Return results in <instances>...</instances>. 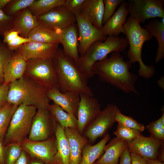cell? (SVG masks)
Listing matches in <instances>:
<instances>
[{
	"mask_svg": "<svg viewBox=\"0 0 164 164\" xmlns=\"http://www.w3.org/2000/svg\"><path fill=\"white\" fill-rule=\"evenodd\" d=\"M132 64L125 61L120 53H112L110 57L97 62L93 65L92 73L100 80L110 84L125 93L138 94L135 84L137 76L129 71Z\"/></svg>",
	"mask_w": 164,
	"mask_h": 164,
	"instance_id": "cell-1",
	"label": "cell"
},
{
	"mask_svg": "<svg viewBox=\"0 0 164 164\" xmlns=\"http://www.w3.org/2000/svg\"><path fill=\"white\" fill-rule=\"evenodd\" d=\"M58 84L62 92H69L79 95L81 93L94 96L88 85V79L76 66L74 61L58 49L52 59Z\"/></svg>",
	"mask_w": 164,
	"mask_h": 164,
	"instance_id": "cell-2",
	"label": "cell"
},
{
	"mask_svg": "<svg viewBox=\"0 0 164 164\" xmlns=\"http://www.w3.org/2000/svg\"><path fill=\"white\" fill-rule=\"evenodd\" d=\"M48 88L34 82L24 75L20 78L9 84L7 102L19 106H32L37 109L48 108L50 100Z\"/></svg>",
	"mask_w": 164,
	"mask_h": 164,
	"instance_id": "cell-3",
	"label": "cell"
},
{
	"mask_svg": "<svg viewBox=\"0 0 164 164\" xmlns=\"http://www.w3.org/2000/svg\"><path fill=\"white\" fill-rule=\"evenodd\" d=\"M124 34L128 42L129 48L127 55L132 64L138 62L139 65V75L146 79L152 77L155 70L152 65H146L142 58V46L145 42L152 38L150 32L142 28L140 23L129 16L124 26Z\"/></svg>",
	"mask_w": 164,
	"mask_h": 164,
	"instance_id": "cell-4",
	"label": "cell"
},
{
	"mask_svg": "<svg viewBox=\"0 0 164 164\" xmlns=\"http://www.w3.org/2000/svg\"><path fill=\"white\" fill-rule=\"evenodd\" d=\"M128 42L126 38L113 36H108L104 41L94 43L88 48L85 54L80 56L75 62L79 70L88 79L94 76L92 73L94 64L107 57L111 53L122 52L126 49Z\"/></svg>",
	"mask_w": 164,
	"mask_h": 164,
	"instance_id": "cell-5",
	"label": "cell"
},
{
	"mask_svg": "<svg viewBox=\"0 0 164 164\" xmlns=\"http://www.w3.org/2000/svg\"><path fill=\"white\" fill-rule=\"evenodd\" d=\"M36 109L34 106L24 104L18 106L5 133L3 141L5 145L13 143H20L27 138Z\"/></svg>",
	"mask_w": 164,
	"mask_h": 164,
	"instance_id": "cell-6",
	"label": "cell"
},
{
	"mask_svg": "<svg viewBox=\"0 0 164 164\" xmlns=\"http://www.w3.org/2000/svg\"><path fill=\"white\" fill-rule=\"evenodd\" d=\"M26 61L25 75L35 82L48 88L58 89V81L52 60L33 58Z\"/></svg>",
	"mask_w": 164,
	"mask_h": 164,
	"instance_id": "cell-7",
	"label": "cell"
},
{
	"mask_svg": "<svg viewBox=\"0 0 164 164\" xmlns=\"http://www.w3.org/2000/svg\"><path fill=\"white\" fill-rule=\"evenodd\" d=\"M118 109L116 105L108 104L88 125L84 133L89 143L93 144L98 138L107 134L115 122V117Z\"/></svg>",
	"mask_w": 164,
	"mask_h": 164,
	"instance_id": "cell-8",
	"label": "cell"
},
{
	"mask_svg": "<svg viewBox=\"0 0 164 164\" xmlns=\"http://www.w3.org/2000/svg\"><path fill=\"white\" fill-rule=\"evenodd\" d=\"M127 3L130 16L139 23L152 18H164V0H130Z\"/></svg>",
	"mask_w": 164,
	"mask_h": 164,
	"instance_id": "cell-9",
	"label": "cell"
},
{
	"mask_svg": "<svg viewBox=\"0 0 164 164\" xmlns=\"http://www.w3.org/2000/svg\"><path fill=\"white\" fill-rule=\"evenodd\" d=\"M57 122L48 108L38 109L32 123L28 139L38 141L47 139L55 133Z\"/></svg>",
	"mask_w": 164,
	"mask_h": 164,
	"instance_id": "cell-10",
	"label": "cell"
},
{
	"mask_svg": "<svg viewBox=\"0 0 164 164\" xmlns=\"http://www.w3.org/2000/svg\"><path fill=\"white\" fill-rule=\"evenodd\" d=\"M20 144L22 150L30 157L49 164H55L54 158L57 152L55 136L38 141H31L27 138Z\"/></svg>",
	"mask_w": 164,
	"mask_h": 164,
	"instance_id": "cell-11",
	"label": "cell"
},
{
	"mask_svg": "<svg viewBox=\"0 0 164 164\" xmlns=\"http://www.w3.org/2000/svg\"><path fill=\"white\" fill-rule=\"evenodd\" d=\"M38 25L56 31L63 30L76 22V17L64 5L56 7L37 16Z\"/></svg>",
	"mask_w": 164,
	"mask_h": 164,
	"instance_id": "cell-12",
	"label": "cell"
},
{
	"mask_svg": "<svg viewBox=\"0 0 164 164\" xmlns=\"http://www.w3.org/2000/svg\"><path fill=\"white\" fill-rule=\"evenodd\" d=\"M80 102L77 115V129L83 135L88 125L101 111L98 99L88 95L81 93L79 95Z\"/></svg>",
	"mask_w": 164,
	"mask_h": 164,
	"instance_id": "cell-13",
	"label": "cell"
},
{
	"mask_svg": "<svg viewBox=\"0 0 164 164\" xmlns=\"http://www.w3.org/2000/svg\"><path fill=\"white\" fill-rule=\"evenodd\" d=\"M78 30V52L80 56H84L94 43L104 41L106 37L99 30L92 25L80 14L76 17Z\"/></svg>",
	"mask_w": 164,
	"mask_h": 164,
	"instance_id": "cell-14",
	"label": "cell"
},
{
	"mask_svg": "<svg viewBox=\"0 0 164 164\" xmlns=\"http://www.w3.org/2000/svg\"><path fill=\"white\" fill-rule=\"evenodd\" d=\"M58 45L30 41L22 45L16 51L26 61L33 58L52 60L58 49Z\"/></svg>",
	"mask_w": 164,
	"mask_h": 164,
	"instance_id": "cell-15",
	"label": "cell"
},
{
	"mask_svg": "<svg viewBox=\"0 0 164 164\" xmlns=\"http://www.w3.org/2000/svg\"><path fill=\"white\" fill-rule=\"evenodd\" d=\"M163 142L152 137H145L142 135L128 143V148L130 152L141 156L145 160L157 159L158 150Z\"/></svg>",
	"mask_w": 164,
	"mask_h": 164,
	"instance_id": "cell-16",
	"label": "cell"
},
{
	"mask_svg": "<svg viewBox=\"0 0 164 164\" xmlns=\"http://www.w3.org/2000/svg\"><path fill=\"white\" fill-rule=\"evenodd\" d=\"M47 95L50 100L52 101L66 112L77 118L80 102L79 95L69 92H62L57 88H48Z\"/></svg>",
	"mask_w": 164,
	"mask_h": 164,
	"instance_id": "cell-17",
	"label": "cell"
},
{
	"mask_svg": "<svg viewBox=\"0 0 164 164\" xmlns=\"http://www.w3.org/2000/svg\"><path fill=\"white\" fill-rule=\"evenodd\" d=\"M129 14L127 2L124 1L120 4L116 11L103 26L101 29L103 35L117 36L121 33H124V26Z\"/></svg>",
	"mask_w": 164,
	"mask_h": 164,
	"instance_id": "cell-18",
	"label": "cell"
},
{
	"mask_svg": "<svg viewBox=\"0 0 164 164\" xmlns=\"http://www.w3.org/2000/svg\"><path fill=\"white\" fill-rule=\"evenodd\" d=\"M75 23L60 31V43L63 46L64 54L76 62L80 57L79 54L78 35Z\"/></svg>",
	"mask_w": 164,
	"mask_h": 164,
	"instance_id": "cell-19",
	"label": "cell"
},
{
	"mask_svg": "<svg viewBox=\"0 0 164 164\" xmlns=\"http://www.w3.org/2000/svg\"><path fill=\"white\" fill-rule=\"evenodd\" d=\"M64 129L69 146V164H80L83 148L88 140L77 129L67 128Z\"/></svg>",
	"mask_w": 164,
	"mask_h": 164,
	"instance_id": "cell-20",
	"label": "cell"
},
{
	"mask_svg": "<svg viewBox=\"0 0 164 164\" xmlns=\"http://www.w3.org/2000/svg\"><path fill=\"white\" fill-rule=\"evenodd\" d=\"M103 0H86L80 15L97 29H101L104 11Z\"/></svg>",
	"mask_w": 164,
	"mask_h": 164,
	"instance_id": "cell-21",
	"label": "cell"
},
{
	"mask_svg": "<svg viewBox=\"0 0 164 164\" xmlns=\"http://www.w3.org/2000/svg\"><path fill=\"white\" fill-rule=\"evenodd\" d=\"M13 17L12 29L25 38H28L31 31L39 25L37 16L33 15L28 8L18 12Z\"/></svg>",
	"mask_w": 164,
	"mask_h": 164,
	"instance_id": "cell-22",
	"label": "cell"
},
{
	"mask_svg": "<svg viewBox=\"0 0 164 164\" xmlns=\"http://www.w3.org/2000/svg\"><path fill=\"white\" fill-rule=\"evenodd\" d=\"M126 141L116 137L111 139L104 149V154L95 162L97 164H119L120 156L128 147Z\"/></svg>",
	"mask_w": 164,
	"mask_h": 164,
	"instance_id": "cell-23",
	"label": "cell"
},
{
	"mask_svg": "<svg viewBox=\"0 0 164 164\" xmlns=\"http://www.w3.org/2000/svg\"><path fill=\"white\" fill-rule=\"evenodd\" d=\"M26 61L18 51L14 53L5 69L4 83L9 84L25 74Z\"/></svg>",
	"mask_w": 164,
	"mask_h": 164,
	"instance_id": "cell-24",
	"label": "cell"
},
{
	"mask_svg": "<svg viewBox=\"0 0 164 164\" xmlns=\"http://www.w3.org/2000/svg\"><path fill=\"white\" fill-rule=\"evenodd\" d=\"M57 152L54 158L55 164H69L70 151L68 142L64 129L57 122L55 132Z\"/></svg>",
	"mask_w": 164,
	"mask_h": 164,
	"instance_id": "cell-25",
	"label": "cell"
},
{
	"mask_svg": "<svg viewBox=\"0 0 164 164\" xmlns=\"http://www.w3.org/2000/svg\"><path fill=\"white\" fill-rule=\"evenodd\" d=\"M110 135L106 134L103 138L97 144L92 145L88 142L84 147L82 152L80 164H93L99 159L104 152V149L110 140Z\"/></svg>",
	"mask_w": 164,
	"mask_h": 164,
	"instance_id": "cell-26",
	"label": "cell"
},
{
	"mask_svg": "<svg viewBox=\"0 0 164 164\" xmlns=\"http://www.w3.org/2000/svg\"><path fill=\"white\" fill-rule=\"evenodd\" d=\"M144 27L157 41L158 49L155 61L158 63L164 57V18H161V20L152 19Z\"/></svg>",
	"mask_w": 164,
	"mask_h": 164,
	"instance_id": "cell-27",
	"label": "cell"
},
{
	"mask_svg": "<svg viewBox=\"0 0 164 164\" xmlns=\"http://www.w3.org/2000/svg\"><path fill=\"white\" fill-rule=\"evenodd\" d=\"M59 32L38 25L30 32L28 38L31 41L59 44Z\"/></svg>",
	"mask_w": 164,
	"mask_h": 164,
	"instance_id": "cell-28",
	"label": "cell"
},
{
	"mask_svg": "<svg viewBox=\"0 0 164 164\" xmlns=\"http://www.w3.org/2000/svg\"><path fill=\"white\" fill-rule=\"evenodd\" d=\"M48 109L56 122L64 129L67 128L77 129V119L53 103L49 104Z\"/></svg>",
	"mask_w": 164,
	"mask_h": 164,
	"instance_id": "cell-29",
	"label": "cell"
},
{
	"mask_svg": "<svg viewBox=\"0 0 164 164\" xmlns=\"http://www.w3.org/2000/svg\"><path fill=\"white\" fill-rule=\"evenodd\" d=\"M65 0H35L28 8L32 14L36 16L44 15L52 9L63 5Z\"/></svg>",
	"mask_w": 164,
	"mask_h": 164,
	"instance_id": "cell-30",
	"label": "cell"
},
{
	"mask_svg": "<svg viewBox=\"0 0 164 164\" xmlns=\"http://www.w3.org/2000/svg\"><path fill=\"white\" fill-rule=\"evenodd\" d=\"M18 106L7 102L0 108V140L3 142L11 118Z\"/></svg>",
	"mask_w": 164,
	"mask_h": 164,
	"instance_id": "cell-31",
	"label": "cell"
},
{
	"mask_svg": "<svg viewBox=\"0 0 164 164\" xmlns=\"http://www.w3.org/2000/svg\"><path fill=\"white\" fill-rule=\"evenodd\" d=\"M3 37V42L13 51L17 50L22 45L30 41L28 38L20 36L18 32L13 29L5 33Z\"/></svg>",
	"mask_w": 164,
	"mask_h": 164,
	"instance_id": "cell-32",
	"label": "cell"
},
{
	"mask_svg": "<svg viewBox=\"0 0 164 164\" xmlns=\"http://www.w3.org/2000/svg\"><path fill=\"white\" fill-rule=\"evenodd\" d=\"M14 53L3 41H0V85L4 83L5 69Z\"/></svg>",
	"mask_w": 164,
	"mask_h": 164,
	"instance_id": "cell-33",
	"label": "cell"
},
{
	"mask_svg": "<svg viewBox=\"0 0 164 164\" xmlns=\"http://www.w3.org/2000/svg\"><path fill=\"white\" fill-rule=\"evenodd\" d=\"M115 122L127 127L137 130L140 132H143L145 127L144 125L139 123L131 117L123 114L118 109L115 117Z\"/></svg>",
	"mask_w": 164,
	"mask_h": 164,
	"instance_id": "cell-34",
	"label": "cell"
},
{
	"mask_svg": "<svg viewBox=\"0 0 164 164\" xmlns=\"http://www.w3.org/2000/svg\"><path fill=\"white\" fill-rule=\"evenodd\" d=\"M35 0H12L3 9V12L8 15L13 16L19 11L28 8Z\"/></svg>",
	"mask_w": 164,
	"mask_h": 164,
	"instance_id": "cell-35",
	"label": "cell"
},
{
	"mask_svg": "<svg viewBox=\"0 0 164 164\" xmlns=\"http://www.w3.org/2000/svg\"><path fill=\"white\" fill-rule=\"evenodd\" d=\"M5 146V164H14L22 150L21 144L13 143Z\"/></svg>",
	"mask_w": 164,
	"mask_h": 164,
	"instance_id": "cell-36",
	"label": "cell"
},
{
	"mask_svg": "<svg viewBox=\"0 0 164 164\" xmlns=\"http://www.w3.org/2000/svg\"><path fill=\"white\" fill-rule=\"evenodd\" d=\"M114 133L116 137L122 139L128 143L141 135L140 132L119 124H118L117 128Z\"/></svg>",
	"mask_w": 164,
	"mask_h": 164,
	"instance_id": "cell-37",
	"label": "cell"
},
{
	"mask_svg": "<svg viewBox=\"0 0 164 164\" xmlns=\"http://www.w3.org/2000/svg\"><path fill=\"white\" fill-rule=\"evenodd\" d=\"M146 128L149 132L151 136L159 141L164 140V125L160 118L148 125Z\"/></svg>",
	"mask_w": 164,
	"mask_h": 164,
	"instance_id": "cell-38",
	"label": "cell"
},
{
	"mask_svg": "<svg viewBox=\"0 0 164 164\" xmlns=\"http://www.w3.org/2000/svg\"><path fill=\"white\" fill-rule=\"evenodd\" d=\"M124 0H103L104 5L102 24H104L112 16L118 6Z\"/></svg>",
	"mask_w": 164,
	"mask_h": 164,
	"instance_id": "cell-39",
	"label": "cell"
},
{
	"mask_svg": "<svg viewBox=\"0 0 164 164\" xmlns=\"http://www.w3.org/2000/svg\"><path fill=\"white\" fill-rule=\"evenodd\" d=\"M13 16L6 15L0 9V34L2 36L13 27Z\"/></svg>",
	"mask_w": 164,
	"mask_h": 164,
	"instance_id": "cell-40",
	"label": "cell"
},
{
	"mask_svg": "<svg viewBox=\"0 0 164 164\" xmlns=\"http://www.w3.org/2000/svg\"><path fill=\"white\" fill-rule=\"evenodd\" d=\"M86 0H65L64 6L76 17L80 14Z\"/></svg>",
	"mask_w": 164,
	"mask_h": 164,
	"instance_id": "cell-41",
	"label": "cell"
},
{
	"mask_svg": "<svg viewBox=\"0 0 164 164\" xmlns=\"http://www.w3.org/2000/svg\"><path fill=\"white\" fill-rule=\"evenodd\" d=\"M9 84L3 83L0 85V108L7 102Z\"/></svg>",
	"mask_w": 164,
	"mask_h": 164,
	"instance_id": "cell-42",
	"label": "cell"
},
{
	"mask_svg": "<svg viewBox=\"0 0 164 164\" xmlns=\"http://www.w3.org/2000/svg\"><path fill=\"white\" fill-rule=\"evenodd\" d=\"M119 164H131L130 152L128 147L126 148L122 152Z\"/></svg>",
	"mask_w": 164,
	"mask_h": 164,
	"instance_id": "cell-43",
	"label": "cell"
},
{
	"mask_svg": "<svg viewBox=\"0 0 164 164\" xmlns=\"http://www.w3.org/2000/svg\"><path fill=\"white\" fill-rule=\"evenodd\" d=\"M30 156L22 150L21 154L14 164H29Z\"/></svg>",
	"mask_w": 164,
	"mask_h": 164,
	"instance_id": "cell-44",
	"label": "cell"
},
{
	"mask_svg": "<svg viewBox=\"0 0 164 164\" xmlns=\"http://www.w3.org/2000/svg\"><path fill=\"white\" fill-rule=\"evenodd\" d=\"M131 164H146V160L135 153L130 152Z\"/></svg>",
	"mask_w": 164,
	"mask_h": 164,
	"instance_id": "cell-45",
	"label": "cell"
},
{
	"mask_svg": "<svg viewBox=\"0 0 164 164\" xmlns=\"http://www.w3.org/2000/svg\"><path fill=\"white\" fill-rule=\"evenodd\" d=\"M5 146L0 140V164H5Z\"/></svg>",
	"mask_w": 164,
	"mask_h": 164,
	"instance_id": "cell-46",
	"label": "cell"
},
{
	"mask_svg": "<svg viewBox=\"0 0 164 164\" xmlns=\"http://www.w3.org/2000/svg\"><path fill=\"white\" fill-rule=\"evenodd\" d=\"M29 164H49L38 159L30 156Z\"/></svg>",
	"mask_w": 164,
	"mask_h": 164,
	"instance_id": "cell-47",
	"label": "cell"
},
{
	"mask_svg": "<svg viewBox=\"0 0 164 164\" xmlns=\"http://www.w3.org/2000/svg\"><path fill=\"white\" fill-rule=\"evenodd\" d=\"M12 0H0V9L2 10Z\"/></svg>",
	"mask_w": 164,
	"mask_h": 164,
	"instance_id": "cell-48",
	"label": "cell"
},
{
	"mask_svg": "<svg viewBox=\"0 0 164 164\" xmlns=\"http://www.w3.org/2000/svg\"><path fill=\"white\" fill-rule=\"evenodd\" d=\"M146 164H164L157 159L146 160Z\"/></svg>",
	"mask_w": 164,
	"mask_h": 164,
	"instance_id": "cell-49",
	"label": "cell"
},
{
	"mask_svg": "<svg viewBox=\"0 0 164 164\" xmlns=\"http://www.w3.org/2000/svg\"><path fill=\"white\" fill-rule=\"evenodd\" d=\"M162 122V124L164 125V112L162 114V115L160 118Z\"/></svg>",
	"mask_w": 164,
	"mask_h": 164,
	"instance_id": "cell-50",
	"label": "cell"
},
{
	"mask_svg": "<svg viewBox=\"0 0 164 164\" xmlns=\"http://www.w3.org/2000/svg\"><path fill=\"white\" fill-rule=\"evenodd\" d=\"M93 164H97L95 162H94Z\"/></svg>",
	"mask_w": 164,
	"mask_h": 164,
	"instance_id": "cell-51",
	"label": "cell"
}]
</instances>
